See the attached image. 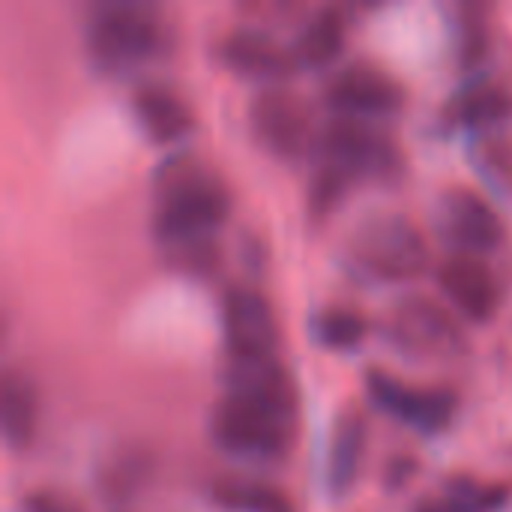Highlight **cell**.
I'll return each mask as SVG.
<instances>
[{"label": "cell", "mask_w": 512, "mask_h": 512, "mask_svg": "<svg viewBox=\"0 0 512 512\" xmlns=\"http://www.w3.org/2000/svg\"><path fill=\"white\" fill-rule=\"evenodd\" d=\"M150 237L156 246L216 237L231 213L222 174L192 150L162 156L150 171Z\"/></svg>", "instance_id": "obj_1"}, {"label": "cell", "mask_w": 512, "mask_h": 512, "mask_svg": "<svg viewBox=\"0 0 512 512\" xmlns=\"http://www.w3.org/2000/svg\"><path fill=\"white\" fill-rule=\"evenodd\" d=\"M174 24L150 0H99L84 15V54L102 75H129L171 51Z\"/></svg>", "instance_id": "obj_2"}, {"label": "cell", "mask_w": 512, "mask_h": 512, "mask_svg": "<svg viewBox=\"0 0 512 512\" xmlns=\"http://www.w3.org/2000/svg\"><path fill=\"white\" fill-rule=\"evenodd\" d=\"M342 264L366 282H414L432 267L426 231L399 210L366 213L342 243Z\"/></svg>", "instance_id": "obj_3"}, {"label": "cell", "mask_w": 512, "mask_h": 512, "mask_svg": "<svg viewBox=\"0 0 512 512\" xmlns=\"http://www.w3.org/2000/svg\"><path fill=\"white\" fill-rule=\"evenodd\" d=\"M207 438L231 459L276 465L294 447L297 411L237 393H222L207 411Z\"/></svg>", "instance_id": "obj_4"}, {"label": "cell", "mask_w": 512, "mask_h": 512, "mask_svg": "<svg viewBox=\"0 0 512 512\" xmlns=\"http://www.w3.org/2000/svg\"><path fill=\"white\" fill-rule=\"evenodd\" d=\"M309 156L315 168H327L351 186L366 180L396 183L405 177V153L393 132H387L378 120L330 114L318 123Z\"/></svg>", "instance_id": "obj_5"}, {"label": "cell", "mask_w": 512, "mask_h": 512, "mask_svg": "<svg viewBox=\"0 0 512 512\" xmlns=\"http://www.w3.org/2000/svg\"><path fill=\"white\" fill-rule=\"evenodd\" d=\"M246 129L264 153L294 162L309 156L318 123L300 90L288 84H261L246 102Z\"/></svg>", "instance_id": "obj_6"}, {"label": "cell", "mask_w": 512, "mask_h": 512, "mask_svg": "<svg viewBox=\"0 0 512 512\" xmlns=\"http://www.w3.org/2000/svg\"><path fill=\"white\" fill-rule=\"evenodd\" d=\"M384 339L405 357L432 360V357H459L468 351V336L444 303L426 294L399 297L381 318Z\"/></svg>", "instance_id": "obj_7"}, {"label": "cell", "mask_w": 512, "mask_h": 512, "mask_svg": "<svg viewBox=\"0 0 512 512\" xmlns=\"http://www.w3.org/2000/svg\"><path fill=\"white\" fill-rule=\"evenodd\" d=\"M321 102L339 117L381 120L405 108L408 90L387 66L369 57H354L327 72L321 84Z\"/></svg>", "instance_id": "obj_8"}, {"label": "cell", "mask_w": 512, "mask_h": 512, "mask_svg": "<svg viewBox=\"0 0 512 512\" xmlns=\"http://www.w3.org/2000/svg\"><path fill=\"white\" fill-rule=\"evenodd\" d=\"M435 234L453 246V252L483 255L501 246L507 228L498 207L474 186H444L432 204Z\"/></svg>", "instance_id": "obj_9"}, {"label": "cell", "mask_w": 512, "mask_h": 512, "mask_svg": "<svg viewBox=\"0 0 512 512\" xmlns=\"http://www.w3.org/2000/svg\"><path fill=\"white\" fill-rule=\"evenodd\" d=\"M363 387L378 411L423 435L444 432L456 417L459 399L450 387H414L381 366H369L363 372Z\"/></svg>", "instance_id": "obj_10"}, {"label": "cell", "mask_w": 512, "mask_h": 512, "mask_svg": "<svg viewBox=\"0 0 512 512\" xmlns=\"http://www.w3.org/2000/svg\"><path fill=\"white\" fill-rule=\"evenodd\" d=\"M219 333L225 357H276L279 321L270 300L246 285L234 282L219 291Z\"/></svg>", "instance_id": "obj_11"}, {"label": "cell", "mask_w": 512, "mask_h": 512, "mask_svg": "<svg viewBox=\"0 0 512 512\" xmlns=\"http://www.w3.org/2000/svg\"><path fill=\"white\" fill-rule=\"evenodd\" d=\"M213 54L231 72L264 84H285V78L297 72L288 42H279L273 30L258 21L225 27L213 42Z\"/></svg>", "instance_id": "obj_12"}, {"label": "cell", "mask_w": 512, "mask_h": 512, "mask_svg": "<svg viewBox=\"0 0 512 512\" xmlns=\"http://www.w3.org/2000/svg\"><path fill=\"white\" fill-rule=\"evenodd\" d=\"M435 282L444 300L474 324L492 321L504 303V282L483 255L450 252L435 267Z\"/></svg>", "instance_id": "obj_13"}, {"label": "cell", "mask_w": 512, "mask_h": 512, "mask_svg": "<svg viewBox=\"0 0 512 512\" xmlns=\"http://www.w3.org/2000/svg\"><path fill=\"white\" fill-rule=\"evenodd\" d=\"M129 111L138 129L153 144H177L195 129V111L186 96L168 81H141L129 93Z\"/></svg>", "instance_id": "obj_14"}, {"label": "cell", "mask_w": 512, "mask_h": 512, "mask_svg": "<svg viewBox=\"0 0 512 512\" xmlns=\"http://www.w3.org/2000/svg\"><path fill=\"white\" fill-rule=\"evenodd\" d=\"M366 447H369V423L360 405L348 402L339 408L333 429H330V441H327V462H324V483L330 498H345L357 480H360V468L366 459Z\"/></svg>", "instance_id": "obj_15"}, {"label": "cell", "mask_w": 512, "mask_h": 512, "mask_svg": "<svg viewBox=\"0 0 512 512\" xmlns=\"http://www.w3.org/2000/svg\"><path fill=\"white\" fill-rule=\"evenodd\" d=\"M441 114L453 126L489 132L498 123L512 120V87L489 72H474L447 96Z\"/></svg>", "instance_id": "obj_16"}, {"label": "cell", "mask_w": 512, "mask_h": 512, "mask_svg": "<svg viewBox=\"0 0 512 512\" xmlns=\"http://www.w3.org/2000/svg\"><path fill=\"white\" fill-rule=\"evenodd\" d=\"M348 9L336 3H321L306 12L288 39L291 57L297 69H327L345 48L348 39Z\"/></svg>", "instance_id": "obj_17"}, {"label": "cell", "mask_w": 512, "mask_h": 512, "mask_svg": "<svg viewBox=\"0 0 512 512\" xmlns=\"http://www.w3.org/2000/svg\"><path fill=\"white\" fill-rule=\"evenodd\" d=\"M219 381H222V393L273 402L291 411H297L300 405L297 384L291 372L282 366V360L276 357H237V360L225 357Z\"/></svg>", "instance_id": "obj_18"}, {"label": "cell", "mask_w": 512, "mask_h": 512, "mask_svg": "<svg viewBox=\"0 0 512 512\" xmlns=\"http://www.w3.org/2000/svg\"><path fill=\"white\" fill-rule=\"evenodd\" d=\"M39 387L24 366L0 369V435L9 450H27L39 429Z\"/></svg>", "instance_id": "obj_19"}, {"label": "cell", "mask_w": 512, "mask_h": 512, "mask_svg": "<svg viewBox=\"0 0 512 512\" xmlns=\"http://www.w3.org/2000/svg\"><path fill=\"white\" fill-rule=\"evenodd\" d=\"M156 459L141 444H117L96 465V489L108 504L132 501L153 477Z\"/></svg>", "instance_id": "obj_20"}, {"label": "cell", "mask_w": 512, "mask_h": 512, "mask_svg": "<svg viewBox=\"0 0 512 512\" xmlns=\"http://www.w3.org/2000/svg\"><path fill=\"white\" fill-rule=\"evenodd\" d=\"M210 504L225 512H294V501L267 480L228 474L210 483Z\"/></svg>", "instance_id": "obj_21"}, {"label": "cell", "mask_w": 512, "mask_h": 512, "mask_svg": "<svg viewBox=\"0 0 512 512\" xmlns=\"http://www.w3.org/2000/svg\"><path fill=\"white\" fill-rule=\"evenodd\" d=\"M309 339L327 351H354L369 336V318L348 303H321L309 312Z\"/></svg>", "instance_id": "obj_22"}, {"label": "cell", "mask_w": 512, "mask_h": 512, "mask_svg": "<svg viewBox=\"0 0 512 512\" xmlns=\"http://www.w3.org/2000/svg\"><path fill=\"white\" fill-rule=\"evenodd\" d=\"M492 48V6L465 0L456 6V60L459 69L474 75V69L489 57Z\"/></svg>", "instance_id": "obj_23"}, {"label": "cell", "mask_w": 512, "mask_h": 512, "mask_svg": "<svg viewBox=\"0 0 512 512\" xmlns=\"http://www.w3.org/2000/svg\"><path fill=\"white\" fill-rule=\"evenodd\" d=\"M156 249H159V258L168 270H177V273L192 276V279H210L222 261L219 237H195V240L165 243Z\"/></svg>", "instance_id": "obj_24"}, {"label": "cell", "mask_w": 512, "mask_h": 512, "mask_svg": "<svg viewBox=\"0 0 512 512\" xmlns=\"http://www.w3.org/2000/svg\"><path fill=\"white\" fill-rule=\"evenodd\" d=\"M471 162L501 192L512 195V135L489 129L471 138Z\"/></svg>", "instance_id": "obj_25"}, {"label": "cell", "mask_w": 512, "mask_h": 512, "mask_svg": "<svg viewBox=\"0 0 512 512\" xmlns=\"http://www.w3.org/2000/svg\"><path fill=\"white\" fill-rule=\"evenodd\" d=\"M510 498L504 483H483L468 474H453L444 480V501L453 512H495Z\"/></svg>", "instance_id": "obj_26"}, {"label": "cell", "mask_w": 512, "mask_h": 512, "mask_svg": "<svg viewBox=\"0 0 512 512\" xmlns=\"http://www.w3.org/2000/svg\"><path fill=\"white\" fill-rule=\"evenodd\" d=\"M18 510L21 512H87L84 507H81V501H75L72 495H66V492H60V489H51V486H39V489H30L27 495H21Z\"/></svg>", "instance_id": "obj_27"}, {"label": "cell", "mask_w": 512, "mask_h": 512, "mask_svg": "<svg viewBox=\"0 0 512 512\" xmlns=\"http://www.w3.org/2000/svg\"><path fill=\"white\" fill-rule=\"evenodd\" d=\"M414 471H417V462L411 456H393L387 462V468H384V486L396 492V489H402L411 480Z\"/></svg>", "instance_id": "obj_28"}, {"label": "cell", "mask_w": 512, "mask_h": 512, "mask_svg": "<svg viewBox=\"0 0 512 512\" xmlns=\"http://www.w3.org/2000/svg\"><path fill=\"white\" fill-rule=\"evenodd\" d=\"M411 512H453V507L444 498H417Z\"/></svg>", "instance_id": "obj_29"}]
</instances>
